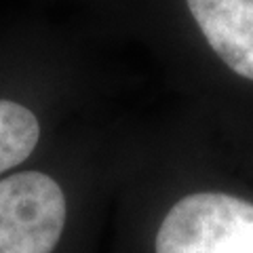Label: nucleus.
Segmentation results:
<instances>
[{"label": "nucleus", "mask_w": 253, "mask_h": 253, "mask_svg": "<svg viewBox=\"0 0 253 253\" xmlns=\"http://www.w3.org/2000/svg\"><path fill=\"white\" fill-rule=\"evenodd\" d=\"M215 55L253 81V0H186Z\"/></svg>", "instance_id": "nucleus-3"}, {"label": "nucleus", "mask_w": 253, "mask_h": 253, "mask_svg": "<svg viewBox=\"0 0 253 253\" xmlns=\"http://www.w3.org/2000/svg\"><path fill=\"white\" fill-rule=\"evenodd\" d=\"M68 217L61 186L41 171L0 179V253H51Z\"/></svg>", "instance_id": "nucleus-2"}, {"label": "nucleus", "mask_w": 253, "mask_h": 253, "mask_svg": "<svg viewBox=\"0 0 253 253\" xmlns=\"http://www.w3.org/2000/svg\"><path fill=\"white\" fill-rule=\"evenodd\" d=\"M41 139V125L32 110L0 99V173L28 161Z\"/></svg>", "instance_id": "nucleus-4"}, {"label": "nucleus", "mask_w": 253, "mask_h": 253, "mask_svg": "<svg viewBox=\"0 0 253 253\" xmlns=\"http://www.w3.org/2000/svg\"><path fill=\"white\" fill-rule=\"evenodd\" d=\"M156 253H253V205L224 192H199L165 215Z\"/></svg>", "instance_id": "nucleus-1"}]
</instances>
